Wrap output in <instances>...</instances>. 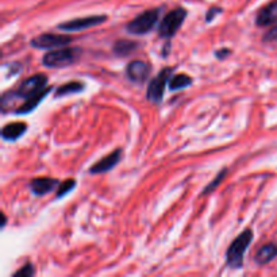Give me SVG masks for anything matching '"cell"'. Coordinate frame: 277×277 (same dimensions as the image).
I'll return each mask as SVG.
<instances>
[{"instance_id": "1", "label": "cell", "mask_w": 277, "mask_h": 277, "mask_svg": "<svg viewBox=\"0 0 277 277\" xmlns=\"http://www.w3.org/2000/svg\"><path fill=\"white\" fill-rule=\"evenodd\" d=\"M46 87H48V76L46 75L39 73V75L27 77L16 90L3 93L1 96V112L10 111L12 104H16V101H26L29 97L43 91Z\"/></svg>"}, {"instance_id": "11", "label": "cell", "mask_w": 277, "mask_h": 277, "mask_svg": "<svg viewBox=\"0 0 277 277\" xmlns=\"http://www.w3.org/2000/svg\"><path fill=\"white\" fill-rule=\"evenodd\" d=\"M60 182L57 179H50V177H37L30 182V189L35 196L48 195L56 188H58Z\"/></svg>"}, {"instance_id": "18", "label": "cell", "mask_w": 277, "mask_h": 277, "mask_svg": "<svg viewBox=\"0 0 277 277\" xmlns=\"http://www.w3.org/2000/svg\"><path fill=\"white\" fill-rule=\"evenodd\" d=\"M192 84V79L188 75L180 73V75H175L171 77L169 80V90L171 91H179V90H184L186 87H189Z\"/></svg>"}, {"instance_id": "2", "label": "cell", "mask_w": 277, "mask_h": 277, "mask_svg": "<svg viewBox=\"0 0 277 277\" xmlns=\"http://www.w3.org/2000/svg\"><path fill=\"white\" fill-rule=\"evenodd\" d=\"M253 241V230L246 229L244 230L237 238L231 242V245L226 252V264L227 267L233 269H239L244 265L245 253L248 250L249 245Z\"/></svg>"}, {"instance_id": "9", "label": "cell", "mask_w": 277, "mask_h": 277, "mask_svg": "<svg viewBox=\"0 0 277 277\" xmlns=\"http://www.w3.org/2000/svg\"><path fill=\"white\" fill-rule=\"evenodd\" d=\"M149 75H150V65L148 62L141 61V60H135L127 64L126 67V76L130 82L137 83V84H142L148 80Z\"/></svg>"}, {"instance_id": "3", "label": "cell", "mask_w": 277, "mask_h": 277, "mask_svg": "<svg viewBox=\"0 0 277 277\" xmlns=\"http://www.w3.org/2000/svg\"><path fill=\"white\" fill-rule=\"evenodd\" d=\"M82 57V49L80 48H58L53 49L42 57V64L50 69H58L73 65Z\"/></svg>"}, {"instance_id": "16", "label": "cell", "mask_w": 277, "mask_h": 277, "mask_svg": "<svg viewBox=\"0 0 277 277\" xmlns=\"http://www.w3.org/2000/svg\"><path fill=\"white\" fill-rule=\"evenodd\" d=\"M138 48V43L130 41V39H118L112 46V52L118 57H127L131 53L135 52Z\"/></svg>"}, {"instance_id": "25", "label": "cell", "mask_w": 277, "mask_h": 277, "mask_svg": "<svg viewBox=\"0 0 277 277\" xmlns=\"http://www.w3.org/2000/svg\"><path fill=\"white\" fill-rule=\"evenodd\" d=\"M1 216H3V220H1V227H4V226H5V222H7V219H5V215H4V214H1Z\"/></svg>"}, {"instance_id": "21", "label": "cell", "mask_w": 277, "mask_h": 277, "mask_svg": "<svg viewBox=\"0 0 277 277\" xmlns=\"http://www.w3.org/2000/svg\"><path fill=\"white\" fill-rule=\"evenodd\" d=\"M35 275V268L33 264H26L24 267H22L19 271H16L14 273V277H31Z\"/></svg>"}, {"instance_id": "5", "label": "cell", "mask_w": 277, "mask_h": 277, "mask_svg": "<svg viewBox=\"0 0 277 277\" xmlns=\"http://www.w3.org/2000/svg\"><path fill=\"white\" fill-rule=\"evenodd\" d=\"M185 16L186 10H184L183 7H177L175 10L169 11L158 26V35L164 39L172 38L182 27L183 22L185 20Z\"/></svg>"}, {"instance_id": "12", "label": "cell", "mask_w": 277, "mask_h": 277, "mask_svg": "<svg viewBox=\"0 0 277 277\" xmlns=\"http://www.w3.org/2000/svg\"><path fill=\"white\" fill-rule=\"evenodd\" d=\"M275 23H277V0L265 5L256 16V24L260 27H267Z\"/></svg>"}, {"instance_id": "6", "label": "cell", "mask_w": 277, "mask_h": 277, "mask_svg": "<svg viewBox=\"0 0 277 277\" xmlns=\"http://www.w3.org/2000/svg\"><path fill=\"white\" fill-rule=\"evenodd\" d=\"M171 76H172V68H164L157 76L152 79L146 91V97L149 101H152L154 104H160L163 101L164 91L167 84H169Z\"/></svg>"}, {"instance_id": "17", "label": "cell", "mask_w": 277, "mask_h": 277, "mask_svg": "<svg viewBox=\"0 0 277 277\" xmlns=\"http://www.w3.org/2000/svg\"><path fill=\"white\" fill-rule=\"evenodd\" d=\"M86 86L82 82H69L67 84H62L56 90V97H61V96L73 95V93H80L84 91Z\"/></svg>"}, {"instance_id": "24", "label": "cell", "mask_w": 277, "mask_h": 277, "mask_svg": "<svg viewBox=\"0 0 277 277\" xmlns=\"http://www.w3.org/2000/svg\"><path fill=\"white\" fill-rule=\"evenodd\" d=\"M231 54V50L230 49H226V48H223V49H219V50H216L215 52V57L218 58V60H225L227 56H230Z\"/></svg>"}, {"instance_id": "19", "label": "cell", "mask_w": 277, "mask_h": 277, "mask_svg": "<svg viewBox=\"0 0 277 277\" xmlns=\"http://www.w3.org/2000/svg\"><path fill=\"white\" fill-rule=\"evenodd\" d=\"M75 186H76V182L73 179L65 180L64 183H60V185L57 188V193H56V199H61L65 195H68Z\"/></svg>"}, {"instance_id": "23", "label": "cell", "mask_w": 277, "mask_h": 277, "mask_svg": "<svg viewBox=\"0 0 277 277\" xmlns=\"http://www.w3.org/2000/svg\"><path fill=\"white\" fill-rule=\"evenodd\" d=\"M264 41L265 42H273V41H277V26L269 29L267 33L264 34Z\"/></svg>"}, {"instance_id": "15", "label": "cell", "mask_w": 277, "mask_h": 277, "mask_svg": "<svg viewBox=\"0 0 277 277\" xmlns=\"http://www.w3.org/2000/svg\"><path fill=\"white\" fill-rule=\"evenodd\" d=\"M277 257V246L275 244L264 245L263 248L258 249V252L254 256V263L257 265H265L273 261Z\"/></svg>"}, {"instance_id": "8", "label": "cell", "mask_w": 277, "mask_h": 277, "mask_svg": "<svg viewBox=\"0 0 277 277\" xmlns=\"http://www.w3.org/2000/svg\"><path fill=\"white\" fill-rule=\"evenodd\" d=\"M107 16L105 15H91V16H84V18H77V19L68 20V22H62L58 24V29L65 31V33H72V31H83V30H88L95 26H100V24L107 22Z\"/></svg>"}, {"instance_id": "13", "label": "cell", "mask_w": 277, "mask_h": 277, "mask_svg": "<svg viewBox=\"0 0 277 277\" xmlns=\"http://www.w3.org/2000/svg\"><path fill=\"white\" fill-rule=\"evenodd\" d=\"M52 91V87H46L43 91L38 92L37 95L31 96V97H29L27 100L23 101L22 104L16 108V110L14 111L15 114L16 115H24V114H30L31 111H34L37 107H38V104L41 103V100L42 99H45L46 96H48L49 92Z\"/></svg>"}, {"instance_id": "22", "label": "cell", "mask_w": 277, "mask_h": 277, "mask_svg": "<svg viewBox=\"0 0 277 277\" xmlns=\"http://www.w3.org/2000/svg\"><path fill=\"white\" fill-rule=\"evenodd\" d=\"M222 12H223V10L220 7H211L205 14V22H212L214 18H216V15L222 14Z\"/></svg>"}, {"instance_id": "10", "label": "cell", "mask_w": 277, "mask_h": 277, "mask_svg": "<svg viewBox=\"0 0 277 277\" xmlns=\"http://www.w3.org/2000/svg\"><path fill=\"white\" fill-rule=\"evenodd\" d=\"M122 157V149H115L114 152H111L110 154H107L101 158L100 161H97L90 168V173L91 175H100V173H105L111 171L112 168H115L120 161Z\"/></svg>"}, {"instance_id": "14", "label": "cell", "mask_w": 277, "mask_h": 277, "mask_svg": "<svg viewBox=\"0 0 277 277\" xmlns=\"http://www.w3.org/2000/svg\"><path fill=\"white\" fill-rule=\"evenodd\" d=\"M27 131V124L24 122H12L5 124L1 130V138L4 141H16Z\"/></svg>"}, {"instance_id": "7", "label": "cell", "mask_w": 277, "mask_h": 277, "mask_svg": "<svg viewBox=\"0 0 277 277\" xmlns=\"http://www.w3.org/2000/svg\"><path fill=\"white\" fill-rule=\"evenodd\" d=\"M30 43H31V46L35 49L53 50V49L69 46V45L72 43V37H69V35H64V34L45 33L31 39V42Z\"/></svg>"}, {"instance_id": "4", "label": "cell", "mask_w": 277, "mask_h": 277, "mask_svg": "<svg viewBox=\"0 0 277 277\" xmlns=\"http://www.w3.org/2000/svg\"><path fill=\"white\" fill-rule=\"evenodd\" d=\"M161 14V8H152V10L144 11L142 14L137 15L131 22L126 24L127 33L133 35H145L150 33L157 24L158 18Z\"/></svg>"}, {"instance_id": "20", "label": "cell", "mask_w": 277, "mask_h": 277, "mask_svg": "<svg viewBox=\"0 0 277 277\" xmlns=\"http://www.w3.org/2000/svg\"><path fill=\"white\" fill-rule=\"evenodd\" d=\"M226 173H227V169H226V168H223V169H222V171L218 173V176H216L215 179H214V180H212V182H211L208 185L205 186L204 189H203V195H207V193H210V192L214 191L216 186L219 185L220 183H222V180L225 179Z\"/></svg>"}]
</instances>
